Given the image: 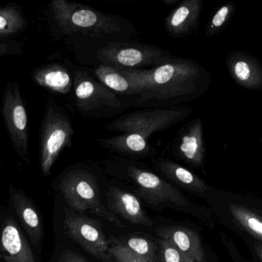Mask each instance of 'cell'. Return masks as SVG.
<instances>
[{
  "instance_id": "23",
  "label": "cell",
  "mask_w": 262,
  "mask_h": 262,
  "mask_svg": "<svg viewBox=\"0 0 262 262\" xmlns=\"http://www.w3.org/2000/svg\"><path fill=\"white\" fill-rule=\"evenodd\" d=\"M27 19L19 6L10 4L0 8V37H8L20 32Z\"/></svg>"
},
{
  "instance_id": "24",
  "label": "cell",
  "mask_w": 262,
  "mask_h": 262,
  "mask_svg": "<svg viewBox=\"0 0 262 262\" xmlns=\"http://www.w3.org/2000/svg\"><path fill=\"white\" fill-rule=\"evenodd\" d=\"M119 243L132 254L148 262H159V246L146 237L132 236Z\"/></svg>"
},
{
  "instance_id": "9",
  "label": "cell",
  "mask_w": 262,
  "mask_h": 262,
  "mask_svg": "<svg viewBox=\"0 0 262 262\" xmlns=\"http://www.w3.org/2000/svg\"><path fill=\"white\" fill-rule=\"evenodd\" d=\"M3 116L12 143L19 156L30 162L28 145V118L19 85L9 82L3 96Z\"/></svg>"
},
{
  "instance_id": "22",
  "label": "cell",
  "mask_w": 262,
  "mask_h": 262,
  "mask_svg": "<svg viewBox=\"0 0 262 262\" xmlns=\"http://www.w3.org/2000/svg\"><path fill=\"white\" fill-rule=\"evenodd\" d=\"M228 210L239 225L256 240H262V220L260 214L256 211L237 205L229 203Z\"/></svg>"
},
{
  "instance_id": "17",
  "label": "cell",
  "mask_w": 262,
  "mask_h": 262,
  "mask_svg": "<svg viewBox=\"0 0 262 262\" xmlns=\"http://www.w3.org/2000/svg\"><path fill=\"white\" fill-rule=\"evenodd\" d=\"M156 232L193 261L207 262L202 242L193 230L185 227L164 226L157 228Z\"/></svg>"
},
{
  "instance_id": "12",
  "label": "cell",
  "mask_w": 262,
  "mask_h": 262,
  "mask_svg": "<svg viewBox=\"0 0 262 262\" xmlns=\"http://www.w3.org/2000/svg\"><path fill=\"white\" fill-rule=\"evenodd\" d=\"M229 76L236 85L247 90H262V66L257 58L242 50H234L225 58Z\"/></svg>"
},
{
  "instance_id": "7",
  "label": "cell",
  "mask_w": 262,
  "mask_h": 262,
  "mask_svg": "<svg viewBox=\"0 0 262 262\" xmlns=\"http://www.w3.org/2000/svg\"><path fill=\"white\" fill-rule=\"evenodd\" d=\"M40 129L41 169L48 176L62 150L71 146L74 129L66 112L52 102L47 105Z\"/></svg>"
},
{
  "instance_id": "31",
  "label": "cell",
  "mask_w": 262,
  "mask_h": 262,
  "mask_svg": "<svg viewBox=\"0 0 262 262\" xmlns=\"http://www.w3.org/2000/svg\"><path fill=\"white\" fill-rule=\"evenodd\" d=\"M162 2L166 7H174L179 3V0H162Z\"/></svg>"
},
{
  "instance_id": "8",
  "label": "cell",
  "mask_w": 262,
  "mask_h": 262,
  "mask_svg": "<svg viewBox=\"0 0 262 262\" xmlns=\"http://www.w3.org/2000/svg\"><path fill=\"white\" fill-rule=\"evenodd\" d=\"M114 165L136 185L141 197L149 205L158 206L162 203H172L184 206L188 203L176 187L141 166L136 160L119 158L115 161Z\"/></svg>"
},
{
  "instance_id": "27",
  "label": "cell",
  "mask_w": 262,
  "mask_h": 262,
  "mask_svg": "<svg viewBox=\"0 0 262 262\" xmlns=\"http://www.w3.org/2000/svg\"><path fill=\"white\" fill-rule=\"evenodd\" d=\"M110 244V253L114 262H148L139 258L137 256L132 254L125 247L122 246L119 242L114 238L108 240Z\"/></svg>"
},
{
  "instance_id": "25",
  "label": "cell",
  "mask_w": 262,
  "mask_h": 262,
  "mask_svg": "<svg viewBox=\"0 0 262 262\" xmlns=\"http://www.w3.org/2000/svg\"><path fill=\"white\" fill-rule=\"evenodd\" d=\"M235 8V4L231 1L222 4L210 18L205 27V37L209 39L219 34L232 19Z\"/></svg>"
},
{
  "instance_id": "2",
  "label": "cell",
  "mask_w": 262,
  "mask_h": 262,
  "mask_svg": "<svg viewBox=\"0 0 262 262\" xmlns=\"http://www.w3.org/2000/svg\"><path fill=\"white\" fill-rule=\"evenodd\" d=\"M51 10L63 34L79 35L90 41L95 62L96 53L107 44L133 40L137 35L134 24L128 19L89 6L67 0H53Z\"/></svg>"
},
{
  "instance_id": "1",
  "label": "cell",
  "mask_w": 262,
  "mask_h": 262,
  "mask_svg": "<svg viewBox=\"0 0 262 262\" xmlns=\"http://www.w3.org/2000/svg\"><path fill=\"white\" fill-rule=\"evenodd\" d=\"M122 72L133 87L125 102L135 108H169L192 102L207 93L211 82L209 72L197 61L174 56L153 68Z\"/></svg>"
},
{
  "instance_id": "11",
  "label": "cell",
  "mask_w": 262,
  "mask_h": 262,
  "mask_svg": "<svg viewBox=\"0 0 262 262\" xmlns=\"http://www.w3.org/2000/svg\"><path fill=\"white\" fill-rule=\"evenodd\" d=\"M173 156L192 167L202 168L206 158L203 122L195 118L187 122L176 135L171 145Z\"/></svg>"
},
{
  "instance_id": "3",
  "label": "cell",
  "mask_w": 262,
  "mask_h": 262,
  "mask_svg": "<svg viewBox=\"0 0 262 262\" xmlns=\"http://www.w3.org/2000/svg\"><path fill=\"white\" fill-rule=\"evenodd\" d=\"M73 85L76 107L82 116L107 119L121 116L128 108L120 96L93 79L82 69L75 73Z\"/></svg>"
},
{
  "instance_id": "26",
  "label": "cell",
  "mask_w": 262,
  "mask_h": 262,
  "mask_svg": "<svg viewBox=\"0 0 262 262\" xmlns=\"http://www.w3.org/2000/svg\"><path fill=\"white\" fill-rule=\"evenodd\" d=\"M158 246L159 262H194L167 241L159 239Z\"/></svg>"
},
{
  "instance_id": "20",
  "label": "cell",
  "mask_w": 262,
  "mask_h": 262,
  "mask_svg": "<svg viewBox=\"0 0 262 262\" xmlns=\"http://www.w3.org/2000/svg\"><path fill=\"white\" fill-rule=\"evenodd\" d=\"M32 76L40 86L60 94H67L73 86V79L68 70L57 64L37 69Z\"/></svg>"
},
{
  "instance_id": "6",
  "label": "cell",
  "mask_w": 262,
  "mask_h": 262,
  "mask_svg": "<svg viewBox=\"0 0 262 262\" xmlns=\"http://www.w3.org/2000/svg\"><path fill=\"white\" fill-rule=\"evenodd\" d=\"M192 110L190 107L148 108L121 115L106 126L108 131L136 133L148 139L151 135L165 131L186 119Z\"/></svg>"
},
{
  "instance_id": "16",
  "label": "cell",
  "mask_w": 262,
  "mask_h": 262,
  "mask_svg": "<svg viewBox=\"0 0 262 262\" xmlns=\"http://www.w3.org/2000/svg\"><path fill=\"white\" fill-rule=\"evenodd\" d=\"M97 141L106 149L131 160L153 157L157 154L148 139L136 133H122L114 137Z\"/></svg>"
},
{
  "instance_id": "21",
  "label": "cell",
  "mask_w": 262,
  "mask_h": 262,
  "mask_svg": "<svg viewBox=\"0 0 262 262\" xmlns=\"http://www.w3.org/2000/svg\"><path fill=\"white\" fill-rule=\"evenodd\" d=\"M94 74L99 82L120 96L125 102L133 96V87L131 82L121 70L99 64L95 68Z\"/></svg>"
},
{
  "instance_id": "13",
  "label": "cell",
  "mask_w": 262,
  "mask_h": 262,
  "mask_svg": "<svg viewBox=\"0 0 262 262\" xmlns=\"http://www.w3.org/2000/svg\"><path fill=\"white\" fill-rule=\"evenodd\" d=\"M203 9L202 0H184L167 16L165 29L169 37L181 39L195 33Z\"/></svg>"
},
{
  "instance_id": "29",
  "label": "cell",
  "mask_w": 262,
  "mask_h": 262,
  "mask_svg": "<svg viewBox=\"0 0 262 262\" xmlns=\"http://www.w3.org/2000/svg\"><path fill=\"white\" fill-rule=\"evenodd\" d=\"M59 262H90L78 253L65 251L61 254Z\"/></svg>"
},
{
  "instance_id": "15",
  "label": "cell",
  "mask_w": 262,
  "mask_h": 262,
  "mask_svg": "<svg viewBox=\"0 0 262 262\" xmlns=\"http://www.w3.org/2000/svg\"><path fill=\"white\" fill-rule=\"evenodd\" d=\"M107 200V209L113 214H118L135 225L151 227L152 221L142 208L140 201L132 193L112 187Z\"/></svg>"
},
{
  "instance_id": "30",
  "label": "cell",
  "mask_w": 262,
  "mask_h": 262,
  "mask_svg": "<svg viewBox=\"0 0 262 262\" xmlns=\"http://www.w3.org/2000/svg\"><path fill=\"white\" fill-rule=\"evenodd\" d=\"M255 251L257 253V256H258L259 259L260 260H262V245L261 242H257L255 244Z\"/></svg>"
},
{
  "instance_id": "5",
  "label": "cell",
  "mask_w": 262,
  "mask_h": 262,
  "mask_svg": "<svg viewBox=\"0 0 262 262\" xmlns=\"http://www.w3.org/2000/svg\"><path fill=\"white\" fill-rule=\"evenodd\" d=\"M59 187L65 202L72 209L90 211L118 227H123L116 215L101 202L97 180L93 173L82 169L72 170L61 179Z\"/></svg>"
},
{
  "instance_id": "18",
  "label": "cell",
  "mask_w": 262,
  "mask_h": 262,
  "mask_svg": "<svg viewBox=\"0 0 262 262\" xmlns=\"http://www.w3.org/2000/svg\"><path fill=\"white\" fill-rule=\"evenodd\" d=\"M10 197L13 208L27 231L33 245L40 242L42 234V222L36 207L20 191L10 187Z\"/></svg>"
},
{
  "instance_id": "14",
  "label": "cell",
  "mask_w": 262,
  "mask_h": 262,
  "mask_svg": "<svg viewBox=\"0 0 262 262\" xmlns=\"http://www.w3.org/2000/svg\"><path fill=\"white\" fill-rule=\"evenodd\" d=\"M0 249L2 251L1 257L5 262H36L27 238L12 217L4 222Z\"/></svg>"
},
{
  "instance_id": "4",
  "label": "cell",
  "mask_w": 262,
  "mask_h": 262,
  "mask_svg": "<svg viewBox=\"0 0 262 262\" xmlns=\"http://www.w3.org/2000/svg\"><path fill=\"white\" fill-rule=\"evenodd\" d=\"M172 56L168 50L134 40L107 44L96 56V62L122 71L148 70Z\"/></svg>"
},
{
  "instance_id": "28",
  "label": "cell",
  "mask_w": 262,
  "mask_h": 262,
  "mask_svg": "<svg viewBox=\"0 0 262 262\" xmlns=\"http://www.w3.org/2000/svg\"><path fill=\"white\" fill-rule=\"evenodd\" d=\"M25 43L16 41H0V56L10 55H20L24 53L22 50Z\"/></svg>"
},
{
  "instance_id": "19",
  "label": "cell",
  "mask_w": 262,
  "mask_h": 262,
  "mask_svg": "<svg viewBox=\"0 0 262 262\" xmlns=\"http://www.w3.org/2000/svg\"><path fill=\"white\" fill-rule=\"evenodd\" d=\"M155 165L159 172L188 191L201 194L208 190V185L200 177L171 159L159 158Z\"/></svg>"
},
{
  "instance_id": "10",
  "label": "cell",
  "mask_w": 262,
  "mask_h": 262,
  "mask_svg": "<svg viewBox=\"0 0 262 262\" xmlns=\"http://www.w3.org/2000/svg\"><path fill=\"white\" fill-rule=\"evenodd\" d=\"M64 225L67 235L87 252L102 262H114L100 222L66 209Z\"/></svg>"
}]
</instances>
